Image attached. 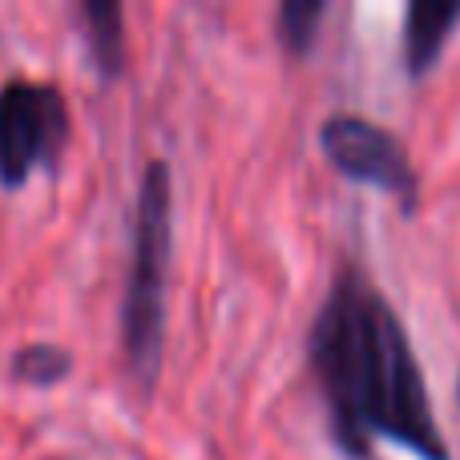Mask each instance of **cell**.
Wrapping results in <instances>:
<instances>
[{"label":"cell","mask_w":460,"mask_h":460,"mask_svg":"<svg viewBox=\"0 0 460 460\" xmlns=\"http://www.w3.org/2000/svg\"><path fill=\"white\" fill-rule=\"evenodd\" d=\"M73 372V356L65 348H53V343H32V348H21L13 359V376L32 388H53L65 376Z\"/></svg>","instance_id":"obj_8"},{"label":"cell","mask_w":460,"mask_h":460,"mask_svg":"<svg viewBox=\"0 0 460 460\" xmlns=\"http://www.w3.org/2000/svg\"><path fill=\"white\" fill-rule=\"evenodd\" d=\"M69 142V110L57 85L8 81L0 89V186L21 190L37 170L57 166Z\"/></svg>","instance_id":"obj_4"},{"label":"cell","mask_w":460,"mask_h":460,"mask_svg":"<svg viewBox=\"0 0 460 460\" xmlns=\"http://www.w3.org/2000/svg\"><path fill=\"white\" fill-rule=\"evenodd\" d=\"M307 367L343 456L396 445L416 460H453L404 319L359 262H335L307 332Z\"/></svg>","instance_id":"obj_1"},{"label":"cell","mask_w":460,"mask_h":460,"mask_svg":"<svg viewBox=\"0 0 460 460\" xmlns=\"http://www.w3.org/2000/svg\"><path fill=\"white\" fill-rule=\"evenodd\" d=\"M126 299H121V351L134 384L150 396L162 376L166 348V291L174 267V182L170 166L154 158L137 186L134 254H129Z\"/></svg>","instance_id":"obj_2"},{"label":"cell","mask_w":460,"mask_h":460,"mask_svg":"<svg viewBox=\"0 0 460 460\" xmlns=\"http://www.w3.org/2000/svg\"><path fill=\"white\" fill-rule=\"evenodd\" d=\"M77 13L85 24V49L93 73L110 85L126 69V8L118 0H85Z\"/></svg>","instance_id":"obj_6"},{"label":"cell","mask_w":460,"mask_h":460,"mask_svg":"<svg viewBox=\"0 0 460 460\" xmlns=\"http://www.w3.org/2000/svg\"><path fill=\"white\" fill-rule=\"evenodd\" d=\"M460 24V0H412L404 13V69L412 81L437 69Z\"/></svg>","instance_id":"obj_5"},{"label":"cell","mask_w":460,"mask_h":460,"mask_svg":"<svg viewBox=\"0 0 460 460\" xmlns=\"http://www.w3.org/2000/svg\"><path fill=\"white\" fill-rule=\"evenodd\" d=\"M319 150L348 182L372 186L388 194L400 215H416L420 207V174H416L408 146L392 129L359 118V113H332L319 126Z\"/></svg>","instance_id":"obj_3"},{"label":"cell","mask_w":460,"mask_h":460,"mask_svg":"<svg viewBox=\"0 0 460 460\" xmlns=\"http://www.w3.org/2000/svg\"><path fill=\"white\" fill-rule=\"evenodd\" d=\"M327 16V0H283L275 13V37L291 57H307L315 49L319 24Z\"/></svg>","instance_id":"obj_7"}]
</instances>
